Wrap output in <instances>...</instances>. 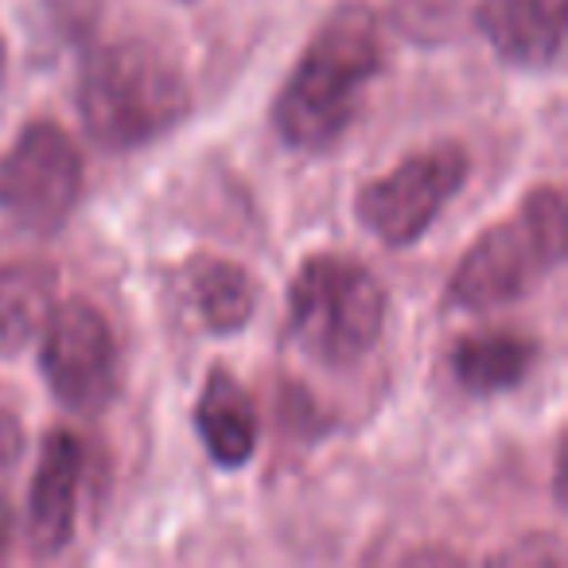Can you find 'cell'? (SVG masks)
I'll list each match as a JSON object with an SVG mask.
<instances>
[{"label": "cell", "mask_w": 568, "mask_h": 568, "mask_svg": "<svg viewBox=\"0 0 568 568\" xmlns=\"http://www.w3.org/2000/svg\"><path fill=\"white\" fill-rule=\"evenodd\" d=\"M4 63H9V51H4V32H0V79H4Z\"/></svg>", "instance_id": "obj_16"}, {"label": "cell", "mask_w": 568, "mask_h": 568, "mask_svg": "<svg viewBox=\"0 0 568 568\" xmlns=\"http://www.w3.org/2000/svg\"><path fill=\"white\" fill-rule=\"evenodd\" d=\"M195 433L206 456L226 471L245 467L257 452V405L226 366H214L206 374V386L195 402Z\"/></svg>", "instance_id": "obj_10"}, {"label": "cell", "mask_w": 568, "mask_h": 568, "mask_svg": "<svg viewBox=\"0 0 568 568\" xmlns=\"http://www.w3.org/2000/svg\"><path fill=\"white\" fill-rule=\"evenodd\" d=\"M40 366L51 394L71 413H102L121 389V347L110 320L90 301H63L43 320Z\"/></svg>", "instance_id": "obj_7"}, {"label": "cell", "mask_w": 568, "mask_h": 568, "mask_svg": "<svg viewBox=\"0 0 568 568\" xmlns=\"http://www.w3.org/2000/svg\"><path fill=\"white\" fill-rule=\"evenodd\" d=\"M187 296L199 324L214 335H234L257 312V281L226 257H195L187 265Z\"/></svg>", "instance_id": "obj_13"}, {"label": "cell", "mask_w": 568, "mask_h": 568, "mask_svg": "<svg viewBox=\"0 0 568 568\" xmlns=\"http://www.w3.org/2000/svg\"><path fill=\"white\" fill-rule=\"evenodd\" d=\"M537 363V343L514 327L471 332L452 351V374L475 397H495L518 389Z\"/></svg>", "instance_id": "obj_11"}, {"label": "cell", "mask_w": 568, "mask_h": 568, "mask_svg": "<svg viewBox=\"0 0 568 568\" xmlns=\"http://www.w3.org/2000/svg\"><path fill=\"white\" fill-rule=\"evenodd\" d=\"M55 268L48 261H0V358L24 351L55 308Z\"/></svg>", "instance_id": "obj_12"}, {"label": "cell", "mask_w": 568, "mask_h": 568, "mask_svg": "<svg viewBox=\"0 0 568 568\" xmlns=\"http://www.w3.org/2000/svg\"><path fill=\"white\" fill-rule=\"evenodd\" d=\"M471 175V156L464 144L436 141L405 156L394 172L366 183L358 195V222L386 245H413L428 234L436 214L459 195Z\"/></svg>", "instance_id": "obj_6"}, {"label": "cell", "mask_w": 568, "mask_h": 568, "mask_svg": "<svg viewBox=\"0 0 568 568\" xmlns=\"http://www.w3.org/2000/svg\"><path fill=\"white\" fill-rule=\"evenodd\" d=\"M79 113L102 149L133 152L187 118L191 82L180 59L160 43L113 40L82 63Z\"/></svg>", "instance_id": "obj_2"}, {"label": "cell", "mask_w": 568, "mask_h": 568, "mask_svg": "<svg viewBox=\"0 0 568 568\" xmlns=\"http://www.w3.org/2000/svg\"><path fill=\"white\" fill-rule=\"evenodd\" d=\"M475 28L498 59L521 71H549L565 48V0H479Z\"/></svg>", "instance_id": "obj_9"}, {"label": "cell", "mask_w": 568, "mask_h": 568, "mask_svg": "<svg viewBox=\"0 0 568 568\" xmlns=\"http://www.w3.org/2000/svg\"><path fill=\"white\" fill-rule=\"evenodd\" d=\"M382 20L363 0H343L316 28L273 102V125L296 152H324L351 129L366 87L378 79Z\"/></svg>", "instance_id": "obj_1"}, {"label": "cell", "mask_w": 568, "mask_h": 568, "mask_svg": "<svg viewBox=\"0 0 568 568\" xmlns=\"http://www.w3.org/2000/svg\"><path fill=\"white\" fill-rule=\"evenodd\" d=\"M82 467H87V448L79 436L71 428H51L36 467L32 495H28V541L43 557H55L71 545Z\"/></svg>", "instance_id": "obj_8"}, {"label": "cell", "mask_w": 568, "mask_h": 568, "mask_svg": "<svg viewBox=\"0 0 568 568\" xmlns=\"http://www.w3.org/2000/svg\"><path fill=\"white\" fill-rule=\"evenodd\" d=\"M20 452H24V425H20L17 409L0 397V471L17 464Z\"/></svg>", "instance_id": "obj_14"}, {"label": "cell", "mask_w": 568, "mask_h": 568, "mask_svg": "<svg viewBox=\"0 0 568 568\" xmlns=\"http://www.w3.org/2000/svg\"><path fill=\"white\" fill-rule=\"evenodd\" d=\"M4 541H9V506L0 503V549H4Z\"/></svg>", "instance_id": "obj_15"}, {"label": "cell", "mask_w": 568, "mask_h": 568, "mask_svg": "<svg viewBox=\"0 0 568 568\" xmlns=\"http://www.w3.org/2000/svg\"><path fill=\"white\" fill-rule=\"evenodd\" d=\"M82 152L59 121H28L0 160V211L36 237L59 234L82 195Z\"/></svg>", "instance_id": "obj_5"}, {"label": "cell", "mask_w": 568, "mask_h": 568, "mask_svg": "<svg viewBox=\"0 0 568 568\" xmlns=\"http://www.w3.org/2000/svg\"><path fill=\"white\" fill-rule=\"evenodd\" d=\"M386 327V288L343 253H316L288 288V339L312 363L347 371L363 363Z\"/></svg>", "instance_id": "obj_3"}, {"label": "cell", "mask_w": 568, "mask_h": 568, "mask_svg": "<svg viewBox=\"0 0 568 568\" xmlns=\"http://www.w3.org/2000/svg\"><path fill=\"white\" fill-rule=\"evenodd\" d=\"M568 211L560 187L545 183L521 199L518 214L490 226L459 257L448 281V304L459 312H495L541 281L565 257Z\"/></svg>", "instance_id": "obj_4"}]
</instances>
